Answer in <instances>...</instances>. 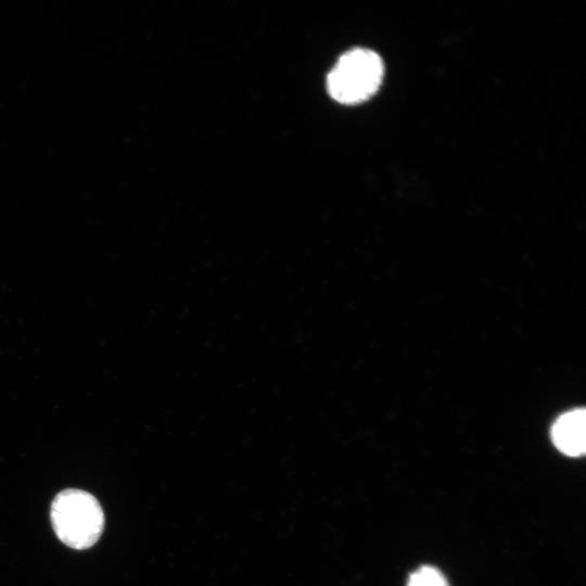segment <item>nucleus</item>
Returning <instances> with one entry per match:
<instances>
[{
	"label": "nucleus",
	"mask_w": 586,
	"mask_h": 586,
	"mask_svg": "<svg viewBox=\"0 0 586 586\" xmlns=\"http://www.w3.org/2000/svg\"><path fill=\"white\" fill-rule=\"evenodd\" d=\"M50 519L58 538L77 550L92 547L104 528V513L98 499L76 488L56 494L51 504Z\"/></svg>",
	"instance_id": "1"
},
{
	"label": "nucleus",
	"mask_w": 586,
	"mask_h": 586,
	"mask_svg": "<svg viewBox=\"0 0 586 586\" xmlns=\"http://www.w3.org/2000/svg\"><path fill=\"white\" fill-rule=\"evenodd\" d=\"M383 75L379 54L369 49H352L339 58L328 74V92L340 103H359L377 92Z\"/></svg>",
	"instance_id": "2"
},
{
	"label": "nucleus",
	"mask_w": 586,
	"mask_h": 586,
	"mask_svg": "<svg viewBox=\"0 0 586 586\" xmlns=\"http://www.w3.org/2000/svg\"><path fill=\"white\" fill-rule=\"evenodd\" d=\"M585 410L574 409L561 415L552 425L551 438L563 454L577 457L586 449Z\"/></svg>",
	"instance_id": "3"
},
{
	"label": "nucleus",
	"mask_w": 586,
	"mask_h": 586,
	"mask_svg": "<svg viewBox=\"0 0 586 586\" xmlns=\"http://www.w3.org/2000/svg\"><path fill=\"white\" fill-rule=\"evenodd\" d=\"M407 586H449V584L438 569L423 565L409 575Z\"/></svg>",
	"instance_id": "4"
}]
</instances>
